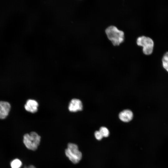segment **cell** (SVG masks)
Listing matches in <instances>:
<instances>
[{
	"instance_id": "9c48e42d",
	"label": "cell",
	"mask_w": 168,
	"mask_h": 168,
	"mask_svg": "<svg viewBox=\"0 0 168 168\" xmlns=\"http://www.w3.org/2000/svg\"><path fill=\"white\" fill-rule=\"evenodd\" d=\"M22 163L20 160L15 159L12 161L10 163L11 168H20L21 166Z\"/></svg>"
},
{
	"instance_id": "52a82bcc",
	"label": "cell",
	"mask_w": 168,
	"mask_h": 168,
	"mask_svg": "<svg viewBox=\"0 0 168 168\" xmlns=\"http://www.w3.org/2000/svg\"><path fill=\"white\" fill-rule=\"evenodd\" d=\"M38 106L39 104L36 100L30 99L27 100L24 108L26 111L34 113L37 111Z\"/></svg>"
},
{
	"instance_id": "8992f818",
	"label": "cell",
	"mask_w": 168,
	"mask_h": 168,
	"mask_svg": "<svg viewBox=\"0 0 168 168\" xmlns=\"http://www.w3.org/2000/svg\"><path fill=\"white\" fill-rule=\"evenodd\" d=\"M11 106L8 102L0 101V119H4L8 115Z\"/></svg>"
},
{
	"instance_id": "6da1fadb",
	"label": "cell",
	"mask_w": 168,
	"mask_h": 168,
	"mask_svg": "<svg viewBox=\"0 0 168 168\" xmlns=\"http://www.w3.org/2000/svg\"><path fill=\"white\" fill-rule=\"evenodd\" d=\"M105 33L108 39L114 46L118 45L124 40V33L116 26H111L105 30Z\"/></svg>"
},
{
	"instance_id": "277c9868",
	"label": "cell",
	"mask_w": 168,
	"mask_h": 168,
	"mask_svg": "<svg viewBox=\"0 0 168 168\" xmlns=\"http://www.w3.org/2000/svg\"><path fill=\"white\" fill-rule=\"evenodd\" d=\"M137 44L143 47L142 51L145 54L149 55L152 53L154 42L150 38L144 36L139 37L137 39Z\"/></svg>"
},
{
	"instance_id": "3957f363",
	"label": "cell",
	"mask_w": 168,
	"mask_h": 168,
	"mask_svg": "<svg viewBox=\"0 0 168 168\" xmlns=\"http://www.w3.org/2000/svg\"><path fill=\"white\" fill-rule=\"evenodd\" d=\"M65 153L69 160L74 164L79 162L82 156V153L79 150L77 146L73 143L68 144Z\"/></svg>"
},
{
	"instance_id": "8fae6325",
	"label": "cell",
	"mask_w": 168,
	"mask_h": 168,
	"mask_svg": "<svg viewBox=\"0 0 168 168\" xmlns=\"http://www.w3.org/2000/svg\"><path fill=\"white\" fill-rule=\"evenodd\" d=\"M99 131L103 137H107L109 135V130L106 127H101L100 128Z\"/></svg>"
},
{
	"instance_id": "7a4b0ae2",
	"label": "cell",
	"mask_w": 168,
	"mask_h": 168,
	"mask_svg": "<svg viewBox=\"0 0 168 168\" xmlns=\"http://www.w3.org/2000/svg\"><path fill=\"white\" fill-rule=\"evenodd\" d=\"M40 137L36 132H32L26 133L23 137V141L26 147L29 149L34 151L39 145L40 141Z\"/></svg>"
},
{
	"instance_id": "5b68a950",
	"label": "cell",
	"mask_w": 168,
	"mask_h": 168,
	"mask_svg": "<svg viewBox=\"0 0 168 168\" xmlns=\"http://www.w3.org/2000/svg\"><path fill=\"white\" fill-rule=\"evenodd\" d=\"M68 109L71 112H76L81 111L83 109L82 103L79 99H73L69 103Z\"/></svg>"
},
{
	"instance_id": "4fadbf2b",
	"label": "cell",
	"mask_w": 168,
	"mask_h": 168,
	"mask_svg": "<svg viewBox=\"0 0 168 168\" xmlns=\"http://www.w3.org/2000/svg\"><path fill=\"white\" fill-rule=\"evenodd\" d=\"M24 168H36L33 165H30L28 166H25Z\"/></svg>"
},
{
	"instance_id": "7c38bea8",
	"label": "cell",
	"mask_w": 168,
	"mask_h": 168,
	"mask_svg": "<svg viewBox=\"0 0 168 168\" xmlns=\"http://www.w3.org/2000/svg\"><path fill=\"white\" fill-rule=\"evenodd\" d=\"M94 135L96 138L98 140H101L103 137L99 131H95Z\"/></svg>"
},
{
	"instance_id": "ba28073f",
	"label": "cell",
	"mask_w": 168,
	"mask_h": 168,
	"mask_svg": "<svg viewBox=\"0 0 168 168\" xmlns=\"http://www.w3.org/2000/svg\"><path fill=\"white\" fill-rule=\"evenodd\" d=\"M119 117L120 120L124 122H129L133 119V114L129 110H124L119 114Z\"/></svg>"
},
{
	"instance_id": "30bf717a",
	"label": "cell",
	"mask_w": 168,
	"mask_h": 168,
	"mask_svg": "<svg viewBox=\"0 0 168 168\" xmlns=\"http://www.w3.org/2000/svg\"><path fill=\"white\" fill-rule=\"evenodd\" d=\"M162 61L163 67L168 72V52L164 54Z\"/></svg>"
}]
</instances>
